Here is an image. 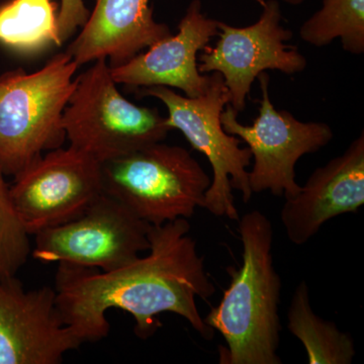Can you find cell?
I'll return each mask as SVG.
<instances>
[{
    "instance_id": "16",
    "label": "cell",
    "mask_w": 364,
    "mask_h": 364,
    "mask_svg": "<svg viewBox=\"0 0 364 364\" xmlns=\"http://www.w3.org/2000/svg\"><path fill=\"white\" fill-rule=\"evenodd\" d=\"M0 43L26 54L61 46L56 2L11 0L0 6Z\"/></svg>"
},
{
    "instance_id": "8",
    "label": "cell",
    "mask_w": 364,
    "mask_h": 364,
    "mask_svg": "<svg viewBox=\"0 0 364 364\" xmlns=\"http://www.w3.org/2000/svg\"><path fill=\"white\" fill-rule=\"evenodd\" d=\"M149 223L105 193L72 221L35 234L33 257L111 272L149 250Z\"/></svg>"
},
{
    "instance_id": "4",
    "label": "cell",
    "mask_w": 364,
    "mask_h": 364,
    "mask_svg": "<svg viewBox=\"0 0 364 364\" xmlns=\"http://www.w3.org/2000/svg\"><path fill=\"white\" fill-rule=\"evenodd\" d=\"M104 193L151 226L189 219L212 179L189 151L158 142L102 163Z\"/></svg>"
},
{
    "instance_id": "9",
    "label": "cell",
    "mask_w": 364,
    "mask_h": 364,
    "mask_svg": "<svg viewBox=\"0 0 364 364\" xmlns=\"http://www.w3.org/2000/svg\"><path fill=\"white\" fill-rule=\"evenodd\" d=\"M14 177L11 203L30 236L72 221L104 193L102 163L72 146L48 151Z\"/></svg>"
},
{
    "instance_id": "15",
    "label": "cell",
    "mask_w": 364,
    "mask_h": 364,
    "mask_svg": "<svg viewBox=\"0 0 364 364\" xmlns=\"http://www.w3.org/2000/svg\"><path fill=\"white\" fill-rule=\"evenodd\" d=\"M289 332L305 347L309 364H350L355 346L350 335L314 313L305 280L294 291L289 313Z\"/></svg>"
},
{
    "instance_id": "2",
    "label": "cell",
    "mask_w": 364,
    "mask_h": 364,
    "mask_svg": "<svg viewBox=\"0 0 364 364\" xmlns=\"http://www.w3.org/2000/svg\"><path fill=\"white\" fill-rule=\"evenodd\" d=\"M242 264L229 267L230 284L219 305L203 318L222 335L221 364H282L277 355L282 279L273 262L272 223L259 210L238 220Z\"/></svg>"
},
{
    "instance_id": "12",
    "label": "cell",
    "mask_w": 364,
    "mask_h": 364,
    "mask_svg": "<svg viewBox=\"0 0 364 364\" xmlns=\"http://www.w3.org/2000/svg\"><path fill=\"white\" fill-rule=\"evenodd\" d=\"M219 21L208 18L200 0H193L178 25V33L158 41L147 51L139 53L126 63L111 67L117 85L135 90L165 86L183 91L188 97L203 95L210 75L198 70V53L219 33Z\"/></svg>"
},
{
    "instance_id": "20",
    "label": "cell",
    "mask_w": 364,
    "mask_h": 364,
    "mask_svg": "<svg viewBox=\"0 0 364 364\" xmlns=\"http://www.w3.org/2000/svg\"><path fill=\"white\" fill-rule=\"evenodd\" d=\"M286 4H291V6H299V4H303L306 0H282Z\"/></svg>"
},
{
    "instance_id": "19",
    "label": "cell",
    "mask_w": 364,
    "mask_h": 364,
    "mask_svg": "<svg viewBox=\"0 0 364 364\" xmlns=\"http://www.w3.org/2000/svg\"><path fill=\"white\" fill-rule=\"evenodd\" d=\"M90 11L83 0H61L58 11V35L63 44L74 35L79 26H83Z\"/></svg>"
},
{
    "instance_id": "7",
    "label": "cell",
    "mask_w": 364,
    "mask_h": 364,
    "mask_svg": "<svg viewBox=\"0 0 364 364\" xmlns=\"http://www.w3.org/2000/svg\"><path fill=\"white\" fill-rule=\"evenodd\" d=\"M261 90L259 114L251 126L238 121V112L229 104L222 112L223 129L247 144L254 164L249 171L252 193L269 191L273 196L294 198L301 191L296 181V165L304 155L322 149L331 142V127L320 122L299 121L287 111H277L269 95L267 72L258 75Z\"/></svg>"
},
{
    "instance_id": "13",
    "label": "cell",
    "mask_w": 364,
    "mask_h": 364,
    "mask_svg": "<svg viewBox=\"0 0 364 364\" xmlns=\"http://www.w3.org/2000/svg\"><path fill=\"white\" fill-rule=\"evenodd\" d=\"M364 205V133L324 166L311 174L280 212L289 240L308 243L325 223L338 215L356 213Z\"/></svg>"
},
{
    "instance_id": "10",
    "label": "cell",
    "mask_w": 364,
    "mask_h": 364,
    "mask_svg": "<svg viewBox=\"0 0 364 364\" xmlns=\"http://www.w3.org/2000/svg\"><path fill=\"white\" fill-rule=\"evenodd\" d=\"M219 41L205 48L200 56V73L221 74L229 93V105L238 112L246 107L251 86L265 70L293 75L305 70L306 59L298 49L284 44L293 32L282 26L279 1L263 4L259 20L253 25L237 28L219 21Z\"/></svg>"
},
{
    "instance_id": "14",
    "label": "cell",
    "mask_w": 364,
    "mask_h": 364,
    "mask_svg": "<svg viewBox=\"0 0 364 364\" xmlns=\"http://www.w3.org/2000/svg\"><path fill=\"white\" fill-rule=\"evenodd\" d=\"M170 35L168 26L155 21L150 0H95L66 52L79 66L105 58L112 68Z\"/></svg>"
},
{
    "instance_id": "6",
    "label": "cell",
    "mask_w": 364,
    "mask_h": 364,
    "mask_svg": "<svg viewBox=\"0 0 364 364\" xmlns=\"http://www.w3.org/2000/svg\"><path fill=\"white\" fill-rule=\"evenodd\" d=\"M139 95L157 98L166 107V124L171 130L183 134L193 149L208 158L213 169V179L205 196L203 208L215 217L238 221L233 189L240 191L242 200L250 202L252 191L249 186V171L252 154L241 147L238 136L223 129L221 116L229 104V93L221 74H210V85L203 95L188 97L172 88L152 86L140 88Z\"/></svg>"
},
{
    "instance_id": "5",
    "label": "cell",
    "mask_w": 364,
    "mask_h": 364,
    "mask_svg": "<svg viewBox=\"0 0 364 364\" xmlns=\"http://www.w3.org/2000/svg\"><path fill=\"white\" fill-rule=\"evenodd\" d=\"M62 127L69 146L102 164L163 142L171 131L157 109L136 105L122 95L105 58L95 60L76 78Z\"/></svg>"
},
{
    "instance_id": "1",
    "label": "cell",
    "mask_w": 364,
    "mask_h": 364,
    "mask_svg": "<svg viewBox=\"0 0 364 364\" xmlns=\"http://www.w3.org/2000/svg\"><path fill=\"white\" fill-rule=\"evenodd\" d=\"M191 229L184 218L151 227L149 254L114 272L58 263L54 289L64 323L82 343H95L109 336L107 313L119 309L133 316L136 337L146 340L162 327L159 316L172 313L202 338H214L196 299L207 301L215 287Z\"/></svg>"
},
{
    "instance_id": "3",
    "label": "cell",
    "mask_w": 364,
    "mask_h": 364,
    "mask_svg": "<svg viewBox=\"0 0 364 364\" xmlns=\"http://www.w3.org/2000/svg\"><path fill=\"white\" fill-rule=\"evenodd\" d=\"M78 64L68 53L42 69L0 74V171L16 176L44 152L62 147L64 109L75 90Z\"/></svg>"
},
{
    "instance_id": "18",
    "label": "cell",
    "mask_w": 364,
    "mask_h": 364,
    "mask_svg": "<svg viewBox=\"0 0 364 364\" xmlns=\"http://www.w3.org/2000/svg\"><path fill=\"white\" fill-rule=\"evenodd\" d=\"M31 250L30 235L14 212L9 186L0 171V280L16 277Z\"/></svg>"
},
{
    "instance_id": "11",
    "label": "cell",
    "mask_w": 364,
    "mask_h": 364,
    "mask_svg": "<svg viewBox=\"0 0 364 364\" xmlns=\"http://www.w3.org/2000/svg\"><path fill=\"white\" fill-rule=\"evenodd\" d=\"M82 344L64 323L55 289L26 291L16 275L0 280V364H60Z\"/></svg>"
},
{
    "instance_id": "17",
    "label": "cell",
    "mask_w": 364,
    "mask_h": 364,
    "mask_svg": "<svg viewBox=\"0 0 364 364\" xmlns=\"http://www.w3.org/2000/svg\"><path fill=\"white\" fill-rule=\"evenodd\" d=\"M309 45L324 47L335 39L344 51L364 53V0H323V6L299 28Z\"/></svg>"
}]
</instances>
